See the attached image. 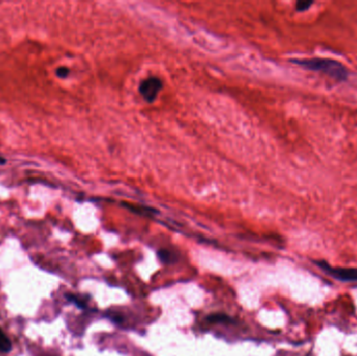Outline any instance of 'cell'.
Segmentation results:
<instances>
[{
	"instance_id": "3",
	"label": "cell",
	"mask_w": 357,
	"mask_h": 356,
	"mask_svg": "<svg viewBox=\"0 0 357 356\" xmlns=\"http://www.w3.org/2000/svg\"><path fill=\"white\" fill-rule=\"evenodd\" d=\"M162 88V82L158 77H147L139 86V92L142 95L144 100L148 103H152L156 100L159 91Z\"/></svg>"
},
{
	"instance_id": "7",
	"label": "cell",
	"mask_w": 357,
	"mask_h": 356,
	"mask_svg": "<svg viewBox=\"0 0 357 356\" xmlns=\"http://www.w3.org/2000/svg\"><path fill=\"white\" fill-rule=\"evenodd\" d=\"M158 257L160 258V260L164 263H168L171 261V258H172V255L169 251L167 250H161V251H159L158 252Z\"/></svg>"
},
{
	"instance_id": "11",
	"label": "cell",
	"mask_w": 357,
	"mask_h": 356,
	"mask_svg": "<svg viewBox=\"0 0 357 356\" xmlns=\"http://www.w3.org/2000/svg\"><path fill=\"white\" fill-rule=\"evenodd\" d=\"M7 161H6V159H5V158L4 157H2V156H0V165H3V164H5Z\"/></svg>"
},
{
	"instance_id": "2",
	"label": "cell",
	"mask_w": 357,
	"mask_h": 356,
	"mask_svg": "<svg viewBox=\"0 0 357 356\" xmlns=\"http://www.w3.org/2000/svg\"><path fill=\"white\" fill-rule=\"evenodd\" d=\"M314 263L320 266L325 273L334 277L335 279L341 281H357V270L332 268L328 262L324 260H315Z\"/></svg>"
},
{
	"instance_id": "6",
	"label": "cell",
	"mask_w": 357,
	"mask_h": 356,
	"mask_svg": "<svg viewBox=\"0 0 357 356\" xmlns=\"http://www.w3.org/2000/svg\"><path fill=\"white\" fill-rule=\"evenodd\" d=\"M210 323H231L232 320L226 314H212L207 319Z\"/></svg>"
},
{
	"instance_id": "9",
	"label": "cell",
	"mask_w": 357,
	"mask_h": 356,
	"mask_svg": "<svg viewBox=\"0 0 357 356\" xmlns=\"http://www.w3.org/2000/svg\"><path fill=\"white\" fill-rule=\"evenodd\" d=\"M55 73H56V76L61 77V78H65L69 74V69L67 67H60L56 69Z\"/></svg>"
},
{
	"instance_id": "5",
	"label": "cell",
	"mask_w": 357,
	"mask_h": 356,
	"mask_svg": "<svg viewBox=\"0 0 357 356\" xmlns=\"http://www.w3.org/2000/svg\"><path fill=\"white\" fill-rule=\"evenodd\" d=\"M65 296L70 302L74 303L78 308H81V309H86L87 308V303L85 302V300H83L82 298H79V296H77L75 294H71V293H67V294H65Z\"/></svg>"
},
{
	"instance_id": "1",
	"label": "cell",
	"mask_w": 357,
	"mask_h": 356,
	"mask_svg": "<svg viewBox=\"0 0 357 356\" xmlns=\"http://www.w3.org/2000/svg\"><path fill=\"white\" fill-rule=\"evenodd\" d=\"M292 63L302 66L308 70L322 72L337 82H345L349 77V71L342 63L330 58H304V60H292Z\"/></svg>"
},
{
	"instance_id": "8",
	"label": "cell",
	"mask_w": 357,
	"mask_h": 356,
	"mask_svg": "<svg viewBox=\"0 0 357 356\" xmlns=\"http://www.w3.org/2000/svg\"><path fill=\"white\" fill-rule=\"evenodd\" d=\"M312 4H313L312 2H305V0H302V2L296 3L295 9H296V11H299V12H304V11L308 10L312 6Z\"/></svg>"
},
{
	"instance_id": "4",
	"label": "cell",
	"mask_w": 357,
	"mask_h": 356,
	"mask_svg": "<svg viewBox=\"0 0 357 356\" xmlns=\"http://www.w3.org/2000/svg\"><path fill=\"white\" fill-rule=\"evenodd\" d=\"M12 350V343L6 333L0 328V352L9 353Z\"/></svg>"
},
{
	"instance_id": "10",
	"label": "cell",
	"mask_w": 357,
	"mask_h": 356,
	"mask_svg": "<svg viewBox=\"0 0 357 356\" xmlns=\"http://www.w3.org/2000/svg\"><path fill=\"white\" fill-rule=\"evenodd\" d=\"M111 320L114 321L115 323H122L123 318H122V316H119V315H112V316H111Z\"/></svg>"
}]
</instances>
